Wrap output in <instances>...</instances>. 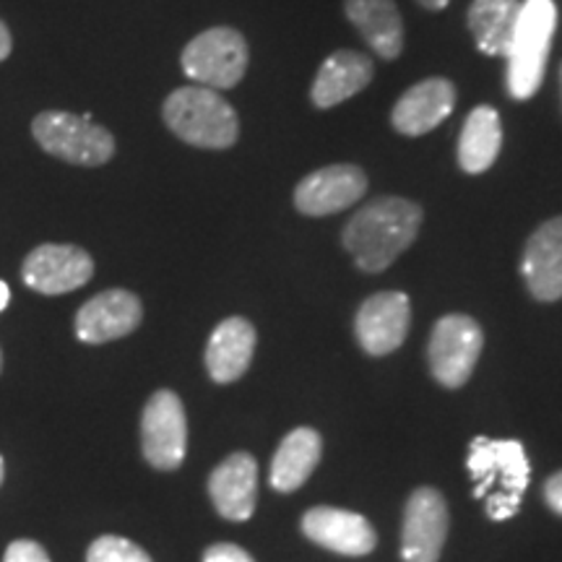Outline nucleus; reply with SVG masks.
I'll use <instances>...</instances> for the list:
<instances>
[{"label":"nucleus","mask_w":562,"mask_h":562,"mask_svg":"<svg viewBox=\"0 0 562 562\" xmlns=\"http://www.w3.org/2000/svg\"><path fill=\"white\" fill-rule=\"evenodd\" d=\"M0 482H3V459H0Z\"/></svg>","instance_id":"nucleus-31"},{"label":"nucleus","mask_w":562,"mask_h":562,"mask_svg":"<svg viewBox=\"0 0 562 562\" xmlns=\"http://www.w3.org/2000/svg\"><path fill=\"white\" fill-rule=\"evenodd\" d=\"M422 209L409 199L383 195L357 211L344 227V250L360 271L381 273L417 240Z\"/></svg>","instance_id":"nucleus-1"},{"label":"nucleus","mask_w":562,"mask_h":562,"mask_svg":"<svg viewBox=\"0 0 562 562\" xmlns=\"http://www.w3.org/2000/svg\"><path fill=\"white\" fill-rule=\"evenodd\" d=\"M456 108V87L448 79H425L404 91L393 108L391 123L404 136H425L451 115Z\"/></svg>","instance_id":"nucleus-16"},{"label":"nucleus","mask_w":562,"mask_h":562,"mask_svg":"<svg viewBox=\"0 0 562 562\" xmlns=\"http://www.w3.org/2000/svg\"><path fill=\"white\" fill-rule=\"evenodd\" d=\"M3 562H50V554L45 552V547L32 539H16L5 550Z\"/></svg>","instance_id":"nucleus-25"},{"label":"nucleus","mask_w":562,"mask_h":562,"mask_svg":"<svg viewBox=\"0 0 562 562\" xmlns=\"http://www.w3.org/2000/svg\"><path fill=\"white\" fill-rule=\"evenodd\" d=\"M448 537V505L435 487L414 490L404 508V562H438Z\"/></svg>","instance_id":"nucleus-10"},{"label":"nucleus","mask_w":562,"mask_h":562,"mask_svg":"<svg viewBox=\"0 0 562 562\" xmlns=\"http://www.w3.org/2000/svg\"><path fill=\"white\" fill-rule=\"evenodd\" d=\"M344 11L370 50L383 60H396L404 50V21L393 0H344Z\"/></svg>","instance_id":"nucleus-20"},{"label":"nucleus","mask_w":562,"mask_h":562,"mask_svg":"<svg viewBox=\"0 0 562 562\" xmlns=\"http://www.w3.org/2000/svg\"><path fill=\"white\" fill-rule=\"evenodd\" d=\"M94 277V261L79 245H37L21 266V279L40 294H68Z\"/></svg>","instance_id":"nucleus-9"},{"label":"nucleus","mask_w":562,"mask_h":562,"mask_svg":"<svg viewBox=\"0 0 562 562\" xmlns=\"http://www.w3.org/2000/svg\"><path fill=\"white\" fill-rule=\"evenodd\" d=\"M248 42L232 26H214L186 45L180 66L191 81L209 89H235L248 70Z\"/></svg>","instance_id":"nucleus-6"},{"label":"nucleus","mask_w":562,"mask_h":562,"mask_svg":"<svg viewBox=\"0 0 562 562\" xmlns=\"http://www.w3.org/2000/svg\"><path fill=\"white\" fill-rule=\"evenodd\" d=\"M467 469L474 480V497H487L492 521H508L521 508V497L531 480V463L518 440H492L476 435L469 446Z\"/></svg>","instance_id":"nucleus-2"},{"label":"nucleus","mask_w":562,"mask_h":562,"mask_svg":"<svg viewBox=\"0 0 562 562\" xmlns=\"http://www.w3.org/2000/svg\"><path fill=\"white\" fill-rule=\"evenodd\" d=\"M87 562H151L146 550L123 537H100L94 539L87 552Z\"/></svg>","instance_id":"nucleus-24"},{"label":"nucleus","mask_w":562,"mask_h":562,"mask_svg":"<svg viewBox=\"0 0 562 562\" xmlns=\"http://www.w3.org/2000/svg\"><path fill=\"white\" fill-rule=\"evenodd\" d=\"M32 136L42 151L79 167H102L115 157V138L91 115L47 110L32 121Z\"/></svg>","instance_id":"nucleus-5"},{"label":"nucleus","mask_w":562,"mask_h":562,"mask_svg":"<svg viewBox=\"0 0 562 562\" xmlns=\"http://www.w3.org/2000/svg\"><path fill=\"white\" fill-rule=\"evenodd\" d=\"M209 495L227 521H248L258 501V463L250 453H232L209 476Z\"/></svg>","instance_id":"nucleus-15"},{"label":"nucleus","mask_w":562,"mask_h":562,"mask_svg":"<svg viewBox=\"0 0 562 562\" xmlns=\"http://www.w3.org/2000/svg\"><path fill=\"white\" fill-rule=\"evenodd\" d=\"M417 3L425 5V9H430V11H442L448 3H451V0H417Z\"/></svg>","instance_id":"nucleus-30"},{"label":"nucleus","mask_w":562,"mask_h":562,"mask_svg":"<svg viewBox=\"0 0 562 562\" xmlns=\"http://www.w3.org/2000/svg\"><path fill=\"white\" fill-rule=\"evenodd\" d=\"M203 562H256V560H252L243 547L220 542V544H211L209 550L203 552Z\"/></svg>","instance_id":"nucleus-26"},{"label":"nucleus","mask_w":562,"mask_h":562,"mask_svg":"<svg viewBox=\"0 0 562 562\" xmlns=\"http://www.w3.org/2000/svg\"><path fill=\"white\" fill-rule=\"evenodd\" d=\"M256 328L250 321L235 318L222 321L214 328L206 344V370L216 383H235L250 368L252 355H256Z\"/></svg>","instance_id":"nucleus-18"},{"label":"nucleus","mask_w":562,"mask_h":562,"mask_svg":"<svg viewBox=\"0 0 562 562\" xmlns=\"http://www.w3.org/2000/svg\"><path fill=\"white\" fill-rule=\"evenodd\" d=\"M554 30H558L554 0H526L521 3L516 32H513L508 55H505V60H508V91L513 100H531L542 87Z\"/></svg>","instance_id":"nucleus-4"},{"label":"nucleus","mask_w":562,"mask_h":562,"mask_svg":"<svg viewBox=\"0 0 562 562\" xmlns=\"http://www.w3.org/2000/svg\"><path fill=\"white\" fill-rule=\"evenodd\" d=\"M0 368H3V355H0Z\"/></svg>","instance_id":"nucleus-32"},{"label":"nucleus","mask_w":562,"mask_h":562,"mask_svg":"<svg viewBox=\"0 0 562 562\" xmlns=\"http://www.w3.org/2000/svg\"><path fill=\"white\" fill-rule=\"evenodd\" d=\"M167 128L195 149H229L240 136V121L216 89L180 87L161 104Z\"/></svg>","instance_id":"nucleus-3"},{"label":"nucleus","mask_w":562,"mask_h":562,"mask_svg":"<svg viewBox=\"0 0 562 562\" xmlns=\"http://www.w3.org/2000/svg\"><path fill=\"white\" fill-rule=\"evenodd\" d=\"M368 193V175L357 165H328L302 178L294 188V206L305 216H331L355 206Z\"/></svg>","instance_id":"nucleus-11"},{"label":"nucleus","mask_w":562,"mask_h":562,"mask_svg":"<svg viewBox=\"0 0 562 562\" xmlns=\"http://www.w3.org/2000/svg\"><path fill=\"white\" fill-rule=\"evenodd\" d=\"M521 273L533 300L558 302L562 297V216L544 222L529 237Z\"/></svg>","instance_id":"nucleus-17"},{"label":"nucleus","mask_w":562,"mask_h":562,"mask_svg":"<svg viewBox=\"0 0 562 562\" xmlns=\"http://www.w3.org/2000/svg\"><path fill=\"white\" fill-rule=\"evenodd\" d=\"M412 326V302L404 292H378L362 302L355 318L360 347L372 357H385L406 341Z\"/></svg>","instance_id":"nucleus-12"},{"label":"nucleus","mask_w":562,"mask_h":562,"mask_svg":"<svg viewBox=\"0 0 562 562\" xmlns=\"http://www.w3.org/2000/svg\"><path fill=\"white\" fill-rule=\"evenodd\" d=\"M9 302H11V290H9V284H5L3 279H0V313H3L5 307H9Z\"/></svg>","instance_id":"nucleus-29"},{"label":"nucleus","mask_w":562,"mask_h":562,"mask_svg":"<svg viewBox=\"0 0 562 562\" xmlns=\"http://www.w3.org/2000/svg\"><path fill=\"white\" fill-rule=\"evenodd\" d=\"M144 321V305L128 290H108L91 297L76 313V336L83 344H108L136 331Z\"/></svg>","instance_id":"nucleus-13"},{"label":"nucleus","mask_w":562,"mask_h":562,"mask_svg":"<svg viewBox=\"0 0 562 562\" xmlns=\"http://www.w3.org/2000/svg\"><path fill=\"white\" fill-rule=\"evenodd\" d=\"M13 50V37H11V30L5 26V21L0 19V63L9 58Z\"/></svg>","instance_id":"nucleus-28"},{"label":"nucleus","mask_w":562,"mask_h":562,"mask_svg":"<svg viewBox=\"0 0 562 562\" xmlns=\"http://www.w3.org/2000/svg\"><path fill=\"white\" fill-rule=\"evenodd\" d=\"M503 146V125L497 110L474 108L469 112L467 123H463L461 138H459V165L463 172L482 175L495 165L497 154Z\"/></svg>","instance_id":"nucleus-22"},{"label":"nucleus","mask_w":562,"mask_h":562,"mask_svg":"<svg viewBox=\"0 0 562 562\" xmlns=\"http://www.w3.org/2000/svg\"><path fill=\"white\" fill-rule=\"evenodd\" d=\"M372 74H375V66H372L368 55L355 50H339L328 55L313 81L311 100L318 110L336 108V104L347 102L349 97L368 89Z\"/></svg>","instance_id":"nucleus-19"},{"label":"nucleus","mask_w":562,"mask_h":562,"mask_svg":"<svg viewBox=\"0 0 562 562\" xmlns=\"http://www.w3.org/2000/svg\"><path fill=\"white\" fill-rule=\"evenodd\" d=\"M302 533L318 547H326L336 554H347V558H362L375 550V529L360 513L341 510V508H321L307 510L302 516Z\"/></svg>","instance_id":"nucleus-14"},{"label":"nucleus","mask_w":562,"mask_h":562,"mask_svg":"<svg viewBox=\"0 0 562 562\" xmlns=\"http://www.w3.org/2000/svg\"><path fill=\"white\" fill-rule=\"evenodd\" d=\"M482 347V326L472 315H442L435 323L430 344H427V360H430L435 381L446 385V389H461L472 378L476 362H480Z\"/></svg>","instance_id":"nucleus-7"},{"label":"nucleus","mask_w":562,"mask_h":562,"mask_svg":"<svg viewBox=\"0 0 562 562\" xmlns=\"http://www.w3.org/2000/svg\"><path fill=\"white\" fill-rule=\"evenodd\" d=\"M521 0H474L469 9V30L476 47L487 55H508L513 32H516Z\"/></svg>","instance_id":"nucleus-23"},{"label":"nucleus","mask_w":562,"mask_h":562,"mask_svg":"<svg viewBox=\"0 0 562 562\" xmlns=\"http://www.w3.org/2000/svg\"><path fill=\"white\" fill-rule=\"evenodd\" d=\"M140 448L144 459L159 472H175L186 459L188 419L186 406L172 391H157L140 417Z\"/></svg>","instance_id":"nucleus-8"},{"label":"nucleus","mask_w":562,"mask_h":562,"mask_svg":"<svg viewBox=\"0 0 562 562\" xmlns=\"http://www.w3.org/2000/svg\"><path fill=\"white\" fill-rule=\"evenodd\" d=\"M323 453L321 435L311 427H297L281 440L271 461V487L277 492H294L311 480Z\"/></svg>","instance_id":"nucleus-21"},{"label":"nucleus","mask_w":562,"mask_h":562,"mask_svg":"<svg viewBox=\"0 0 562 562\" xmlns=\"http://www.w3.org/2000/svg\"><path fill=\"white\" fill-rule=\"evenodd\" d=\"M544 503L550 505L558 516H562V472L552 474L550 480L544 482Z\"/></svg>","instance_id":"nucleus-27"},{"label":"nucleus","mask_w":562,"mask_h":562,"mask_svg":"<svg viewBox=\"0 0 562 562\" xmlns=\"http://www.w3.org/2000/svg\"><path fill=\"white\" fill-rule=\"evenodd\" d=\"M560 87H562V70H560Z\"/></svg>","instance_id":"nucleus-33"}]
</instances>
